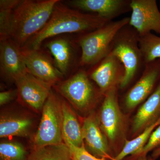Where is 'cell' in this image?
<instances>
[{"instance_id":"cell-1","label":"cell","mask_w":160,"mask_h":160,"mask_svg":"<svg viewBox=\"0 0 160 160\" xmlns=\"http://www.w3.org/2000/svg\"><path fill=\"white\" fill-rule=\"evenodd\" d=\"M60 2L55 5L51 17L46 26L24 48L40 49L43 42L49 38L66 33L86 34L111 22L98 15L83 13L70 9Z\"/></svg>"},{"instance_id":"cell-2","label":"cell","mask_w":160,"mask_h":160,"mask_svg":"<svg viewBox=\"0 0 160 160\" xmlns=\"http://www.w3.org/2000/svg\"><path fill=\"white\" fill-rule=\"evenodd\" d=\"M59 0H20L12 12L9 38L20 48L46 26Z\"/></svg>"},{"instance_id":"cell-3","label":"cell","mask_w":160,"mask_h":160,"mask_svg":"<svg viewBox=\"0 0 160 160\" xmlns=\"http://www.w3.org/2000/svg\"><path fill=\"white\" fill-rule=\"evenodd\" d=\"M130 18L110 22L105 26L82 36L78 40L82 50L80 65H95L110 52L112 43L118 32L129 24Z\"/></svg>"},{"instance_id":"cell-4","label":"cell","mask_w":160,"mask_h":160,"mask_svg":"<svg viewBox=\"0 0 160 160\" xmlns=\"http://www.w3.org/2000/svg\"><path fill=\"white\" fill-rule=\"evenodd\" d=\"M138 37L137 32L128 24L118 32L112 46L110 53L118 58L125 69L119 85L122 89L129 85L144 65Z\"/></svg>"},{"instance_id":"cell-5","label":"cell","mask_w":160,"mask_h":160,"mask_svg":"<svg viewBox=\"0 0 160 160\" xmlns=\"http://www.w3.org/2000/svg\"><path fill=\"white\" fill-rule=\"evenodd\" d=\"M42 111L41 122L34 139L36 148L63 142L62 99L51 91Z\"/></svg>"},{"instance_id":"cell-6","label":"cell","mask_w":160,"mask_h":160,"mask_svg":"<svg viewBox=\"0 0 160 160\" xmlns=\"http://www.w3.org/2000/svg\"><path fill=\"white\" fill-rule=\"evenodd\" d=\"M56 85L58 92L80 111L88 109L96 100L94 87L87 73L82 69Z\"/></svg>"},{"instance_id":"cell-7","label":"cell","mask_w":160,"mask_h":160,"mask_svg":"<svg viewBox=\"0 0 160 160\" xmlns=\"http://www.w3.org/2000/svg\"><path fill=\"white\" fill-rule=\"evenodd\" d=\"M21 55L28 72L39 79L54 86L62 78L54 61L45 52L39 49H20Z\"/></svg>"},{"instance_id":"cell-8","label":"cell","mask_w":160,"mask_h":160,"mask_svg":"<svg viewBox=\"0 0 160 160\" xmlns=\"http://www.w3.org/2000/svg\"><path fill=\"white\" fill-rule=\"evenodd\" d=\"M129 25L139 36L154 31L160 35V11L156 0H132Z\"/></svg>"},{"instance_id":"cell-9","label":"cell","mask_w":160,"mask_h":160,"mask_svg":"<svg viewBox=\"0 0 160 160\" xmlns=\"http://www.w3.org/2000/svg\"><path fill=\"white\" fill-rule=\"evenodd\" d=\"M20 100L36 111L42 110L52 91V86L26 72L14 80Z\"/></svg>"},{"instance_id":"cell-10","label":"cell","mask_w":160,"mask_h":160,"mask_svg":"<svg viewBox=\"0 0 160 160\" xmlns=\"http://www.w3.org/2000/svg\"><path fill=\"white\" fill-rule=\"evenodd\" d=\"M160 80V58L145 65L140 79L127 92L125 98L126 109L132 110L146 101L153 92Z\"/></svg>"},{"instance_id":"cell-11","label":"cell","mask_w":160,"mask_h":160,"mask_svg":"<svg viewBox=\"0 0 160 160\" xmlns=\"http://www.w3.org/2000/svg\"><path fill=\"white\" fill-rule=\"evenodd\" d=\"M105 94L100 111V127L107 138L112 142L121 132L123 117L118 102L117 87L109 89Z\"/></svg>"},{"instance_id":"cell-12","label":"cell","mask_w":160,"mask_h":160,"mask_svg":"<svg viewBox=\"0 0 160 160\" xmlns=\"http://www.w3.org/2000/svg\"><path fill=\"white\" fill-rule=\"evenodd\" d=\"M90 74V78L97 84L100 91L106 93L120 84L124 76V66L116 56L109 52Z\"/></svg>"},{"instance_id":"cell-13","label":"cell","mask_w":160,"mask_h":160,"mask_svg":"<svg viewBox=\"0 0 160 160\" xmlns=\"http://www.w3.org/2000/svg\"><path fill=\"white\" fill-rule=\"evenodd\" d=\"M0 71L3 77L13 82L28 72L20 48L10 38L0 41Z\"/></svg>"},{"instance_id":"cell-14","label":"cell","mask_w":160,"mask_h":160,"mask_svg":"<svg viewBox=\"0 0 160 160\" xmlns=\"http://www.w3.org/2000/svg\"><path fill=\"white\" fill-rule=\"evenodd\" d=\"M102 132L94 115H90L85 119L82 133L89 152L97 158L111 159L107 138Z\"/></svg>"},{"instance_id":"cell-15","label":"cell","mask_w":160,"mask_h":160,"mask_svg":"<svg viewBox=\"0 0 160 160\" xmlns=\"http://www.w3.org/2000/svg\"><path fill=\"white\" fill-rule=\"evenodd\" d=\"M131 1L126 0H74L70 1L75 8L95 12L101 17L111 21L130 9Z\"/></svg>"},{"instance_id":"cell-16","label":"cell","mask_w":160,"mask_h":160,"mask_svg":"<svg viewBox=\"0 0 160 160\" xmlns=\"http://www.w3.org/2000/svg\"><path fill=\"white\" fill-rule=\"evenodd\" d=\"M160 118V82L153 92L140 107L132 125L133 133L144 130Z\"/></svg>"},{"instance_id":"cell-17","label":"cell","mask_w":160,"mask_h":160,"mask_svg":"<svg viewBox=\"0 0 160 160\" xmlns=\"http://www.w3.org/2000/svg\"><path fill=\"white\" fill-rule=\"evenodd\" d=\"M46 46L53 56L59 71L63 76L68 74L75 58V50L71 41L66 38H55L47 42Z\"/></svg>"},{"instance_id":"cell-18","label":"cell","mask_w":160,"mask_h":160,"mask_svg":"<svg viewBox=\"0 0 160 160\" xmlns=\"http://www.w3.org/2000/svg\"><path fill=\"white\" fill-rule=\"evenodd\" d=\"M63 121L62 134L63 142L67 146L82 147L84 145L82 127L75 113L65 100H62Z\"/></svg>"},{"instance_id":"cell-19","label":"cell","mask_w":160,"mask_h":160,"mask_svg":"<svg viewBox=\"0 0 160 160\" xmlns=\"http://www.w3.org/2000/svg\"><path fill=\"white\" fill-rule=\"evenodd\" d=\"M32 125V120L27 117L13 114L2 115L0 137H26L30 134Z\"/></svg>"},{"instance_id":"cell-20","label":"cell","mask_w":160,"mask_h":160,"mask_svg":"<svg viewBox=\"0 0 160 160\" xmlns=\"http://www.w3.org/2000/svg\"><path fill=\"white\" fill-rule=\"evenodd\" d=\"M28 160H72L71 151L64 142L36 148Z\"/></svg>"},{"instance_id":"cell-21","label":"cell","mask_w":160,"mask_h":160,"mask_svg":"<svg viewBox=\"0 0 160 160\" xmlns=\"http://www.w3.org/2000/svg\"><path fill=\"white\" fill-rule=\"evenodd\" d=\"M160 125V118L156 122L146 128L138 137L133 139L126 141L122 149L114 158L116 160H122L129 155H140L146 145L152 133Z\"/></svg>"},{"instance_id":"cell-22","label":"cell","mask_w":160,"mask_h":160,"mask_svg":"<svg viewBox=\"0 0 160 160\" xmlns=\"http://www.w3.org/2000/svg\"><path fill=\"white\" fill-rule=\"evenodd\" d=\"M138 42L144 65L160 58V37L150 32L139 36Z\"/></svg>"},{"instance_id":"cell-23","label":"cell","mask_w":160,"mask_h":160,"mask_svg":"<svg viewBox=\"0 0 160 160\" xmlns=\"http://www.w3.org/2000/svg\"><path fill=\"white\" fill-rule=\"evenodd\" d=\"M20 0L0 1V41L9 38L12 12Z\"/></svg>"},{"instance_id":"cell-24","label":"cell","mask_w":160,"mask_h":160,"mask_svg":"<svg viewBox=\"0 0 160 160\" xmlns=\"http://www.w3.org/2000/svg\"><path fill=\"white\" fill-rule=\"evenodd\" d=\"M25 147L14 141H5L0 144V160H28Z\"/></svg>"},{"instance_id":"cell-25","label":"cell","mask_w":160,"mask_h":160,"mask_svg":"<svg viewBox=\"0 0 160 160\" xmlns=\"http://www.w3.org/2000/svg\"><path fill=\"white\" fill-rule=\"evenodd\" d=\"M68 147L71 151L72 160H106L104 158H100L92 155L87 151L84 145L80 147L72 145Z\"/></svg>"},{"instance_id":"cell-26","label":"cell","mask_w":160,"mask_h":160,"mask_svg":"<svg viewBox=\"0 0 160 160\" xmlns=\"http://www.w3.org/2000/svg\"><path fill=\"white\" fill-rule=\"evenodd\" d=\"M160 147V125L156 128L152 133L149 141L139 156L144 157L153 149Z\"/></svg>"},{"instance_id":"cell-27","label":"cell","mask_w":160,"mask_h":160,"mask_svg":"<svg viewBox=\"0 0 160 160\" xmlns=\"http://www.w3.org/2000/svg\"><path fill=\"white\" fill-rule=\"evenodd\" d=\"M17 96V89L2 92L0 93V105L2 106L7 104L14 99Z\"/></svg>"},{"instance_id":"cell-28","label":"cell","mask_w":160,"mask_h":160,"mask_svg":"<svg viewBox=\"0 0 160 160\" xmlns=\"http://www.w3.org/2000/svg\"><path fill=\"white\" fill-rule=\"evenodd\" d=\"M160 156V147L155 149L152 153V157L154 158H157Z\"/></svg>"},{"instance_id":"cell-29","label":"cell","mask_w":160,"mask_h":160,"mask_svg":"<svg viewBox=\"0 0 160 160\" xmlns=\"http://www.w3.org/2000/svg\"><path fill=\"white\" fill-rule=\"evenodd\" d=\"M111 159H112V160H116L114 158H112ZM140 160H151V159L148 160V159H141Z\"/></svg>"}]
</instances>
